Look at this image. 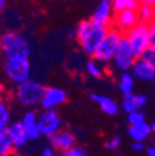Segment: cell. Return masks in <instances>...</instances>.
Returning a JSON list of instances; mask_svg holds the SVG:
<instances>
[{"mask_svg":"<svg viewBox=\"0 0 155 156\" xmlns=\"http://www.w3.org/2000/svg\"><path fill=\"white\" fill-rule=\"evenodd\" d=\"M135 55L132 50V46L128 41V37L125 34L122 35L121 37V41L118 44L117 51H115L114 56H113V60H112V65L113 68L117 69V71H129L133 62L135 61Z\"/></svg>","mask_w":155,"mask_h":156,"instance_id":"52a82bcc","label":"cell"},{"mask_svg":"<svg viewBox=\"0 0 155 156\" xmlns=\"http://www.w3.org/2000/svg\"><path fill=\"white\" fill-rule=\"evenodd\" d=\"M128 41L132 46V50L135 57H140V55L150 46L149 42V23L139 21L128 32H125Z\"/></svg>","mask_w":155,"mask_h":156,"instance_id":"8992f818","label":"cell"},{"mask_svg":"<svg viewBox=\"0 0 155 156\" xmlns=\"http://www.w3.org/2000/svg\"><path fill=\"white\" fill-rule=\"evenodd\" d=\"M60 156H89V154L82 146H73L72 149L62 152Z\"/></svg>","mask_w":155,"mask_h":156,"instance_id":"d4e9b609","label":"cell"},{"mask_svg":"<svg viewBox=\"0 0 155 156\" xmlns=\"http://www.w3.org/2000/svg\"><path fill=\"white\" fill-rule=\"evenodd\" d=\"M37 113L34 112V110H27L24 116H23V125H24V129L29 136L30 140H36L41 136V133H40V129H38V125H37Z\"/></svg>","mask_w":155,"mask_h":156,"instance_id":"2e32d148","label":"cell"},{"mask_svg":"<svg viewBox=\"0 0 155 156\" xmlns=\"http://www.w3.org/2000/svg\"><path fill=\"white\" fill-rule=\"evenodd\" d=\"M50 145L60 152H65L73 146H76V136L68 130H59L53 134L51 138H49Z\"/></svg>","mask_w":155,"mask_h":156,"instance_id":"4fadbf2b","label":"cell"},{"mask_svg":"<svg viewBox=\"0 0 155 156\" xmlns=\"http://www.w3.org/2000/svg\"><path fill=\"white\" fill-rule=\"evenodd\" d=\"M146 156H155V146H149L145 149Z\"/></svg>","mask_w":155,"mask_h":156,"instance_id":"d6a6232c","label":"cell"},{"mask_svg":"<svg viewBox=\"0 0 155 156\" xmlns=\"http://www.w3.org/2000/svg\"><path fill=\"white\" fill-rule=\"evenodd\" d=\"M134 83H135V78L130 73V71H123L119 74L118 78V88L122 92V94H128L132 93L134 89Z\"/></svg>","mask_w":155,"mask_h":156,"instance_id":"d6986e66","label":"cell"},{"mask_svg":"<svg viewBox=\"0 0 155 156\" xmlns=\"http://www.w3.org/2000/svg\"><path fill=\"white\" fill-rule=\"evenodd\" d=\"M113 17H114V10L110 0H101V3L97 5L93 15L91 16V21L94 25L103 26L109 29L113 26Z\"/></svg>","mask_w":155,"mask_h":156,"instance_id":"9c48e42d","label":"cell"},{"mask_svg":"<svg viewBox=\"0 0 155 156\" xmlns=\"http://www.w3.org/2000/svg\"><path fill=\"white\" fill-rule=\"evenodd\" d=\"M149 42L150 46L155 47V19L149 23Z\"/></svg>","mask_w":155,"mask_h":156,"instance_id":"f1b7e54d","label":"cell"},{"mask_svg":"<svg viewBox=\"0 0 155 156\" xmlns=\"http://www.w3.org/2000/svg\"><path fill=\"white\" fill-rule=\"evenodd\" d=\"M110 2H112V0H110Z\"/></svg>","mask_w":155,"mask_h":156,"instance_id":"74e56055","label":"cell"},{"mask_svg":"<svg viewBox=\"0 0 155 156\" xmlns=\"http://www.w3.org/2000/svg\"><path fill=\"white\" fill-rule=\"evenodd\" d=\"M0 47L5 58L8 60H21L29 58L31 48L27 38L17 31H5L0 38Z\"/></svg>","mask_w":155,"mask_h":156,"instance_id":"7a4b0ae2","label":"cell"},{"mask_svg":"<svg viewBox=\"0 0 155 156\" xmlns=\"http://www.w3.org/2000/svg\"><path fill=\"white\" fill-rule=\"evenodd\" d=\"M140 4H146V5H151L155 6V0H139Z\"/></svg>","mask_w":155,"mask_h":156,"instance_id":"836d02e7","label":"cell"},{"mask_svg":"<svg viewBox=\"0 0 155 156\" xmlns=\"http://www.w3.org/2000/svg\"><path fill=\"white\" fill-rule=\"evenodd\" d=\"M46 87L32 78L19 83L16 87V98L17 102L24 107H34L40 104Z\"/></svg>","mask_w":155,"mask_h":156,"instance_id":"3957f363","label":"cell"},{"mask_svg":"<svg viewBox=\"0 0 155 156\" xmlns=\"http://www.w3.org/2000/svg\"><path fill=\"white\" fill-rule=\"evenodd\" d=\"M8 19L9 20H13V21H17L19 20V12H16V11H10L9 14H8Z\"/></svg>","mask_w":155,"mask_h":156,"instance_id":"1f68e13d","label":"cell"},{"mask_svg":"<svg viewBox=\"0 0 155 156\" xmlns=\"http://www.w3.org/2000/svg\"><path fill=\"white\" fill-rule=\"evenodd\" d=\"M148 103V97L142 93H128L123 94L122 98V109L128 114L135 110H142Z\"/></svg>","mask_w":155,"mask_h":156,"instance_id":"5bb4252c","label":"cell"},{"mask_svg":"<svg viewBox=\"0 0 155 156\" xmlns=\"http://www.w3.org/2000/svg\"><path fill=\"white\" fill-rule=\"evenodd\" d=\"M37 125L41 135L51 138L53 134L61 130V118L56 109H42L37 115Z\"/></svg>","mask_w":155,"mask_h":156,"instance_id":"ba28073f","label":"cell"},{"mask_svg":"<svg viewBox=\"0 0 155 156\" xmlns=\"http://www.w3.org/2000/svg\"><path fill=\"white\" fill-rule=\"evenodd\" d=\"M10 124V110L4 99L0 102V130H4Z\"/></svg>","mask_w":155,"mask_h":156,"instance_id":"cb8c5ba5","label":"cell"},{"mask_svg":"<svg viewBox=\"0 0 155 156\" xmlns=\"http://www.w3.org/2000/svg\"><path fill=\"white\" fill-rule=\"evenodd\" d=\"M151 124L146 123L145 120L139 122L137 124H130L128 128V135L133 141H144L149 138L151 133Z\"/></svg>","mask_w":155,"mask_h":156,"instance_id":"ac0fdd59","label":"cell"},{"mask_svg":"<svg viewBox=\"0 0 155 156\" xmlns=\"http://www.w3.org/2000/svg\"><path fill=\"white\" fill-rule=\"evenodd\" d=\"M3 69L8 81L16 86L29 80L31 74V66L29 58H21V60H8V58H5Z\"/></svg>","mask_w":155,"mask_h":156,"instance_id":"5b68a950","label":"cell"},{"mask_svg":"<svg viewBox=\"0 0 155 156\" xmlns=\"http://www.w3.org/2000/svg\"><path fill=\"white\" fill-rule=\"evenodd\" d=\"M77 41L81 45L85 53L88 56H93L97 47L99 46L101 41L103 40L104 35L107 34V27L94 25L91 19L89 20H82L76 26Z\"/></svg>","mask_w":155,"mask_h":156,"instance_id":"6da1fadb","label":"cell"},{"mask_svg":"<svg viewBox=\"0 0 155 156\" xmlns=\"http://www.w3.org/2000/svg\"><path fill=\"white\" fill-rule=\"evenodd\" d=\"M66 99L67 94L63 89L59 87H47L40 102V107L42 109H56L57 107L63 104Z\"/></svg>","mask_w":155,"mask_h":156,"instance_id":"7c38bea8","label":"cell"},{"mask_svg":"<svg viewBox=\"0 0 155 156\" xmlns=\"http://www.w3.org/2000/svg\"><path fill=\"white\" fill-rule=\"evenodd\" d=\"M6 134L10 136V139L13 140L14 145L16 149H20L23 146H25L27 144V141L30 140L29 136L24 129L23 122H15V123H10L5 129Z\"/></svg>","mask_w":155,"mask_h":156,"instance_id":"9a60e30c","label":"cell"},{"mask_svg":"<svg viewBox=\"0 0 155 156\" xmlns=\"http://www.w3.org/2000/svg\"><path fill=\"white\" fill-rule=\"evenodd\" d=\"M112 5H113L114 12H118V11L127 10V9L138 10L140 3H139V0H112Z\"/></svg>","mask_w":155,"mask_h":156,"instance_id":"44dd1931","label":"cell"},{"mask_svg":"<svg viewBox=\"0 0 155 156\" xmlns=\"http://www.w3.org/2000/svg\"><path fill=\"white\" fill-rule=\"evenodd\" d=\"M15 145L10 136L6 134L5 130H0V154H8L11 155L13 151L15 150Z\"/></svg>","mask_w":155,"mask_h":156,"instance_id":"7402d4cb","label":"cell"},{"mask_svg":"<svg viewBox=\"0 0 155 156\" xmlns=\"http://www.w3.org/2000/svg\"><path fill=\"white\" fill-rule=\"evenodd\" d=\"M138 15L139 20L143 23H150L155 19V6L140 4L138 8Z\"/></svg>","mask_w":155,"mask_h":156,"instance_id":"603a6c76","label":"cell"},{"mask_svg":"<svg viewBox=\"0 0 155 156\" xmlns=\"http://www.w3.org/2000/svg\"><path fill=\"white\" fill-rule=\"evenodd\" d=\"M121 143H122L121 136H119V135H114V136H112V138L106 143L104 146H106L107 150L114 151V150H117V149L121 146Z\"/></svg>","mask_w":155,"mask_h":156,"instance_id":"83f0119b","label":"cell"},{"mask_svg":"<svg viewBox=\"0 0 155 156\" xmlns=\"http://www.w3.org/2000/svg\"><path fill=\"white\" fill-rule=\"evenodd\" d=\"M145 120V114L142 110H135L132 113H128V123L130 124H137L139 122Z\"/></svg>","mask_w":155,"mask_h":156,"instance_id":"484cf974","label":"cell"},{"mask_svg":"<svg viewBox=\"0 0 155 156\" xmlns=\"http://www.w3.org/2000/svg\"><path fill=\"white\" fill-rule=\"evenodd\" d=\"M130 73L139 82L149 83L155 81V67L142 57H137L130 67Z\"/></svg>","mask_w":155,"mask_h":156,"instance_id":"30bf717a","label":"cell"},{"mask_svg":"<svg viewBox=\"0 0 155 156\" xmlns=\"http://www.w3.org/2000/svg\"><path fill=\"white\" fill-rule=\"evenodd\" d=\"M151 130H153V131L155 133V120H154V122L151 123Z\"/></svg>","mask_w":155,"mask_h":156,"instance_id":"d590c367","label":"cell"},{"mask_svg":"<svg viewBox=\"0 0 155 156\" xmlns=\"http://www.w3.org/2000/svg\"><path fill=\"white\" fill-rule=\"evenodd\" d=\"M139 21L140 20H139L138 10L127 9V10H122V11H118V12H114L113 26L117 27L123 34H125L132 27H134Z\"/></svg>","mask_w":155,"mask_h":156,"instance_id":"8fae6325","label":"cell"},{"mask_svg":"<svg viewBox=\"0 0 155 156\" xmlns=\"http://www.w3.org/2000/svg\"><path fill=\"white\" fill-rule=\"evenodd\" d=\"M122 35H123L122 31H119L114 26H110L107 30V34L104 35L103 40L101 41L99 46L97 47V50L92 57L101 61L102 63L112 62L113 56H114L115 51H117V47H118V44L121 41Z\"/></svg>","mask_w":155,"mask_h":156,"instance_id":"277c9868","label":"cell"},{"mask_svg":"<svg viewBox=\"0 0 155 156\" xmlns=\"http://www.w3.org/2000/svg\"><path fill=\"white\" fill-rule=\"evenodd\" d=\"M42 156H56V150L52 146H46L42 150Z\"/></svg>","mask_w":155,"mask_h":156,"instance_id":"4dcf8cb0","label":"cell"},{"mask_svg":"<svg viewBox=\"0 0 155 156\" xmlns=\"http://www.w3.org/2000/svg\"><path fill=\"white\" fill-rule=\"evenodd\" d=\"M0 156H10V155H8V154H0Z\"/></svg>","mask_w":155,"mask_h":156,"instance_id":"8d00e7d4","label":"cell"},{"mask_svg":"<svg viewBox=\"0 0 155 156\" xmlns=\"http://www.w3.org/2000/svg\"><path fill=\"white\" fill-rule=\"evenodd\" d=\"M5 9V0H0V10Z\"/></svg>","mask_w":155,"mask_h":156,"instance_id":"e575fe53","label":"cell"},{"mask_svg":"<svg viewBox=\"0 0 155 156\" xmlns=\"http://www.w3.org/2000/svg\"><path fill=\"white\" fill-rule=\"evenodd\" d=\"M142 58H144L145 61H148L150 65H153L155 67V47L154 46H149L142 55H140Z\"/></svg>","mask_w":155,"mask_h":156,"instance_id":"4316f807","label":"cell"},{"mask_svg":"<svg viewBox=\"0 0 155 156\" xmlns=\"http://www.w3.org/2000/svg\"><path fill=\"white\" fill-rule=\"evenodd\" d=\"M86 71L93 78H102L103 74H104V69H103L102 62L98 61V60H96V58H92V60L87 61V63H86Z\"/></svg>","mask_w":155,"mask_h":156,"instance_id":"ffe728a7","label":"cell"},{"mask_svg":"<svg viewBox=\"0 0 155 156\" xmlns=\"http://www.w3.org/2000/svg\"><path fill=\"white\" fill-rule=\"evenodd\" d=\"M91 101H93L94 103H97L99 105L101 110L107 114V115H115L118 112H119V107L117 104L114 99H112L110 97H107V95H102V94H98V93H92L89 95Z\"/></svg>","mask_w":155,"mask_h":156,"instance_id":"e0dca14e","label":"cell"},{"mask_svg":"<svg viewBox=\"0 0 155 156\" xmlns=\"http://www.w3.org/2000/svg\"><path fill=\"white\" fill-rule=\"evenodd\" d=\"M143 143H144V141H133L132 149H133L134 151H143V150H145V146H144Z\"/></svg>","mask_w":155,"mask_h":156,"instance_id":"f546056e","label":"cell"}]
</instances>
